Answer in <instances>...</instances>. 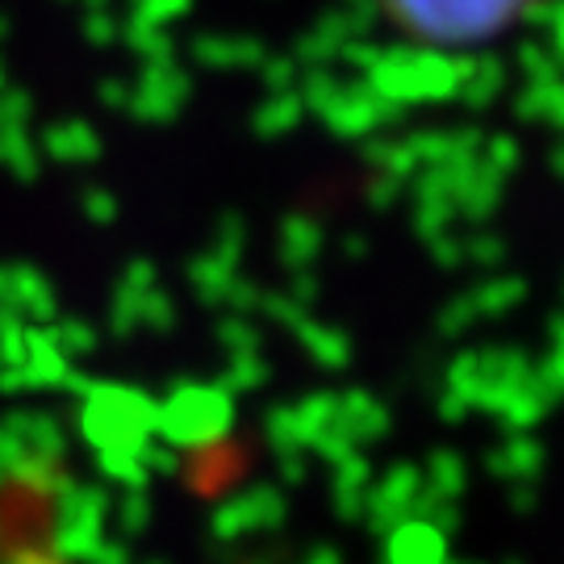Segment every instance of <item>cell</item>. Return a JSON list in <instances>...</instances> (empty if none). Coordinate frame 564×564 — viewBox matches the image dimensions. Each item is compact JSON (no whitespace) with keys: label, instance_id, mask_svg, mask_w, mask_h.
Returning a JSON list of instances; mask_svg holds the SVG:
<instances>
[{"label":"cell","instance_id":"1","mask_svg":"<svg viewBox=\"0 0 564 564\" xmlns=\"http://www.w3.org/2000/svg\"><path fill=\"white\" fill-rule=\"evenodd\" d=\"M410 34L435 46H464L502 34L514 13L531 9L535 0H384Z\"/></svg>","mask_w":564,"mask_h":564},{"label":"cell","instance_id":"2","mask_svg":"<svg viewBox=\"0 0 564 564\" xmlns=\"http://www.w3.org/2000/svg\"><path fill=\"white\" fill-rule=\"evenodd\" d=\"M468 63L473 59H456V55H444V51L393 46V51H381V59L372 63L368 88L381 101L398 105V109L414 101H444V97L460 93Z\"/></svg>","mask_w":564,"mask_h":564},{"label":"cell","instance_id":"3","mask_svg":"<svg viewBox=\"0 0 564 564\" xmlns=\"http://www.w3.org/2000/svg\"><path fill=\"white\" fill-rule=\"evenodd\" d=\"M323 118L339 130V134H368L384 121H398L402 109L381 101L368 84H339V93L330 97V105L323 109Z\"/></svg>","mask_w":564,"mask_h":564},{"label":"cell","instance_id":"4","mask_svg":"<svg viewBox=\"0 0 564 564\" xmlns=\"http://www.w3.org/2000/svg\"><path fill=\"white\" fill-rule=\"evenodd\" d=\"M506 84V67L494 55H485V59H473L468 63V76L460 84V97L473 109H485V105H494V97L502 93Z\"/></svg>","mask_w":564,"mask_h":564},{"label":"cell","instance_id":"5","mask_svg":"<svg viewBox=\"0 0 564 564\" xmlns=\"http://www.w3.org/2000/svg\"><path fill=\"white\" fill-rule=\"evenodd\" d=\"M519 118L556 121V126H564V84L561 80L527 84L523 97H519Z\"/></svg>","mask_w":564,"mask_h":564},{"label":"cell","instance_id":"6","mask_svg":"<svg viewBox=\"0 0 564 564\" xmlns=\"http://www.w3.org/2000/svg\"><path fill=\"white\" fill-rule=\"evenodd\" d=\"M527 21L535 25V30H544L547 39H552V59L556 67L564 72V0H535L531 9H527Z\"/></svg>","mask_w":564,"mask_h":564},{"label":"cell","instance_id":"7","mask_svg":"<svg viewBox=\"0 0 564 564\" xmlns=\"http://www.w3.org/2000/svg\"><path fill=\"white\" fill-rule=\"evenodd\" d=\"M519 63H523V72H527V84L561 80V67H556V59H552V51L540 46V42H527L523 51H519Z\"/></svg>","mask_w":564,"mask_h":564},{"label":"cell","instance_id":"8","mask_svg":"<svg viewBox=\"0 0 564 564\" xmlns=\"http://www.w3.org/2000/svg\"><path fill=\"white\" fill-rule=\"evenodd\" d=\"M368 160L377 163V167H384V172H393V176H402V172H410L414 167V155L405 151V142H377L372 151H368Z\"/></svg>","mask_w":564,"mask_h":564},{"label":"cell","instance_id":"9","mask_svg":"<svg viewBox=\"0 0 564 564\" xmlns=\"http://www.w3.org/2000/svg\"><path fill=\"white\" fill-rule=\"evenodd\" d=\"M297 113H302V105L293 101V97H281V101H272L268 109H263V130L268 134H276V130H289L293 121H297Z\"/></svg>","mask_w":564,"mask_h":564},{"label":"cell","instance_id":"10","mask_svg":"<svg viewBox=\"0 0 564 564\" xmlns=\"http://www.w3.org/2000/svg\"><path fill=\"white\" fill-rule=\"evenodd\" d=\"M339 18H343V25L356 34V30H368L372 21H377V0H343V9H339Z\"/></svg>","mask_w":564,"mask_h":564},{"label":"cell","instance_id":"11","mask_svg":"<svg viewBox=\"0 0 564 564\" xmlns=\"http://www.w3.org/2000/svg\"><path fill=\"white\" fill-rule=\"evenodd\" d=\"M335 93H339V80H335V76H326V72H314V76H310V84H305V101L314 105L318 113L330 105V97H335Z\"/></svg>","mask_w":564,"mask_h":564},{"label":"cell","instance_id":"12","mask_svg":"<svg viewBox=\"0 0 564 564\" xmlns=\"http://www.w3.org/2000/svg\"><path fill=\"white\" fill-rule=\"evenodd\" d=\"M514 160H519V147H514V139H506V134L485 147V167L489 172H506V167H514Z\"/></svg>","mask_w":564,"mask_h":564},{"label":"cell","instance_id":"13","mask_svg":"<svg viewBox=\"0 0 564 564\" xmlns=\"http://www.w3.org/2000/svg\"><path fill=\"white\" fill-rule=\"evenodd\" d=\"M381 51L384 46H372V42H347L339 55L347 63H356V67H364V72H372V63L381 59Z\"/></svg>","mask_w":564,"mask_h":564},{"label":"cell","instance_id":"14","mask_svg":"<svg viewBox=\"0 0 564 564\" xmlns=\"http://www.w3.org/2000/svg\"><path fill=\"white\" fill-rule=\"evenodd\" d=\"M289 76H293V63H276L272 67V88H289Z\"/></svg>","mask_w":564,"mask_h":564},{"label":"cell","instance_id":"15","mask_svg":"<svg viewBox=\"0 0 564 564\" xmlns=\"http://www.w3.org/2000/svg\"><path fill=\"white\" fill-rule=\"evenodd\" d=\"M556 167H561V172H564V151H561V155H556Z\"/></svg>","mask_w":564,"mask_h":564}]
</instances>
